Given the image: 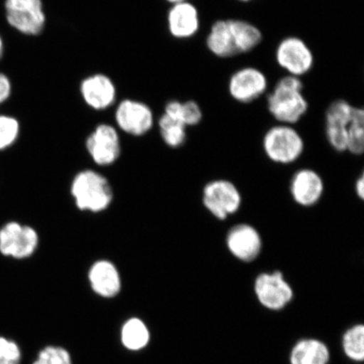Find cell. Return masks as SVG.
Listing matches in <instances>:
<instances>
[{"instance_id":"cell-1","label":"cell","mask_w":364,"mask_h":364,"mask_svg":"<svg viewBox=\"0 0 364 364\" xmlns=\"http://www.w3.org/2000/svg\"><path fill=\"white\" fill-rule=\"evenodd\" d=\"M304 88L298 77L286 75L277 81L267 95V108L277 124L294 126L306 115L309 102Z\"/></svg>"},{"instance_id":"cell-2","label":"cell","mask_w":364,"mask_h":364,"mask_svg":"<svg viewBox=\"0 0 364 364\" xmlns=\"http://www.w3.org/2000/svg\"><path fill=\"white\" fill-rule=\"evenodd\" d=\"M70 189L77 208L82 211L102 212L112 202L110 183L106 177L94 171L86 170L77 174Z\"/></svg>"},{"instance_id":"cell-3","label":"cell","mask_w":364,"mask_h":364,"mask_svg":"<svg viewBox=\"0 0 364 364\" xmlns=\"http://www.w3.org/2000/svg\"><path fill=\"white\" fill-rule=\"evenodd\" d=\"M262 147L272 162L289 165L302 156L304 141L294 126L277 124L264 134Z\"/></svg>"},{"instance_id":"cell-4","label":"cell","mask_w":364,"mask_h":364,"mask_svg":"<svg viewBox=\"0 0 364 364\" xmlns=\"http://www.w3.org/2000/svg\"><path fill=\"white\" fill-rule=\"evenodd\" d=\"M4 10L8 24L23 35L42 34L47 25L43 0H6Z\"/></svg>"},{"instance_id":"cell-5","label":"cell","mask_w":364,"mask_h":364,"mask_svg":"<svg viewBox=\"0 0 364 364\" xmlns=\"http://www.w3.org/2000/svg\"><path fill=\"white\" fill-rule=\"evenodd\" d=\"M277 65L291 76L301 79L315 65V56L306 41L296 36L282 39L275 50Z\"/></svg>"},{"instance_id":"cell-6","label":"cell","mask_w":364,"mask_h":364,"mask_svg":"<svg viewBox=\"0 0 364 364\" xmlns=\"http://www.w3.org/2000/svg\"><path fill=\"white\" fill-rule=\"evenodd\" d=\"M203 203L208 211L218 220H225L239 211L242 203L240 191L227 180H215L204 186Z\"/></svg>"},{"instance_id":"cell-7","label":"cell","mask_w":364,"mask_h":364,"mask_svg":"<svg viewBox=\"0 0 364 364\" xmlns=\"http://www.w3.org/2000/svg\"><path fill=\"white\" fill-rule=\"evenodd\" d=\"M254 292L258 302L273 311H282L294 299L292 287L279 271L259 274L255 280Z\"/></svg>"},{"instance_id":"cell-8","label":"cell","mask_w":364,"mask_h":364,"mask_svg":"<svg viewBox=\"0 0 364 364\" xmlns=\"http://www.w3.org/2000/svg\"><path fill=\"white\" fill-rule=\"evenodd\" d=\"M267 77L260 68L245 66L235 70L228 81V91L235 102L250 104L267 93Z\"/></svg>"},{"instance_id":"cell-9","label":"cell","mask_w":364,"mask_h":364,"mask_svg":"<svg viewBox=\"0 0 364 364\" xmlns=\"http://www.w3.org/2000/svg\"><path fill=\"white\" fill-rule=\"evenodd\" d=\"M115 121L125 134L140 136L147 134L154 124V112L148 104L135 99H124L117 104Z\"/></svg>"},{"instance_id":"cell-10","label":"cell","mask_w":364,"mask_h":364,"mask_svg":"<svg viewBox=\"0 0 364 364\" xmlns=\"http://www.w3.org/2000/svg\"><path fill=\"white\" fill-rule=\"evenodd\" d=\"M354 106L344 99L330 103L325 113L326 136L332 149L339 153L347 151L348 131L351 124Z\"/></svg>"},{"instance_id":"cell-11","label":"cell","mask_w":364,"mask_h":364,"mask_svg":"<svg viewBox=\"0 0 364 364\" xmlns=\"http://www.w3.org/2000/svg\"><path fill=\"white\" fill-rule=\"evenodd\" d=\"M85 146L95 164L101 166H110L121 154L119 134L112 125L99 124L88 136Z\"/></svg>"},{"instance_id":"cell-12","label":"cell","mask_w":364,"mask_h":364,"mask_svg":"<svg viewBox=\"0 0 364 364\" xmlns=\"http://www.w3.org/2000/svg\"><path fill=\"white\" fill-rule=\"evenodd\" d=\"M38 235L33 228L9 223L0 230V252L4 256L17 259L31 256L38 248Z\"/></svg>"},{"instance_id":"cell-13","label":"cell","mask_w":364,"mask_h":364,"mask_svg":"<svg viewBox=\"0 0 364 364\" xmlns=\"http://www.w3.org/2000/svg\"><path fill=\"white\" fill-rule=\"evenodd\" d=\"M82 100L86 106L95 111H105L117 102L116 84L107 75L97 73L82 80L80 85Z\"/></svg>"},{"instance_id":"cell-14","label":"cell","mask_w":364,"mask_h":364,"mask_svg":"<svg viewBox=\"0 0 364 364\" xmlns=\"http://www.w3.org/2000/svg\"><path fill=\"white\" fill-rule=\"evenodd\" d=\"M235 19H221L213 23L205 43L209 53L218 58L241 55L240 44Z\"/></svg>"},{"instance_id":"cell-15","label":"cell","mask_w":364,"mask_h":364,"mask_svg":"<svg viewBox=\"0 0 364 364\" xmlns=\"http://www.w3.org/2000/svg\"><path fill=\"white\" fill-rule=\"evenodd\" d=\"M228 250L236 259L243 262H252L260 256L262 239L256 228L247 224L232 227L226 236Z\"/></svg>"},{"instance_id":"cell-16","label":"cell","mask_w":364,"mask_h":364,"mask_svg":"<svg viewBox=\"0 0 364 364\" xmlns=\"http://www.w3.org/2000/svg\"><path fill=\"white\" fill-rule=\"evenodd\" d=\"M201 21L193 4L186 1L173 4L167 13L168 31L177 40L193 38L198 33Z\"/></svg>"},{"instance_id":"cell-17","label":"cell","mask_w":364,"mask_h":364,"mask_svg":"<svg viewBox=\"0 0 364 364\" xmlns=\"http://www.w3.org/2000/svg\"><path fill=\"white\" fill-rule=\"evenodd\" d=\"M324 188L321 176L311 169L299 170L291 180V195L294 202L302 207H312L320 202Z\"/></svg>"},{"instance_id":"cell-18","label":"cell","mask_w":364,"mask_h":364,"mask_svg":"<svg viewBox=\"0 0 364 364\" xmlns=\"http://www.w3.org/2000/svg\"><path fill=\"white\" fill-rule=\"evenodd\" d=\"M88 279L91 289L101 297H116L122 289V280L117 268L111 262H95L90 268Z\"/></svg>"},{"instance_id":"cell-19","label":"cell","mask_w":364,"mask_h":364,"mask_svg":"<svg viewBox=\"0 0 364 364\" xmlns=\"http://www.w3.org/2000/svg\"><path fill=\"white\" fill-rule=\"evenodd\" d=\"M331 353L323 341L315 338L296 343L290 353V364H328Z\"/></svg>"},{"instance_id":"cell-20","label":"cell","mask_w":364,"mask_h":364,"mask_svg":"<svg viewBox=\"0 0 364 364\" xmlns=\"http://www.w3.org/2000/svg\"><path fill=\"white\" fill-rule=\"evenodd\" d=\"M150 332L148 326L139 318H129L121 330L122 345L130 351H140L149 343Z\"/></svg>"},{"instance_id":"cell-21","label":"cell","mask_w":364,"mask_h":364,"mask_svg":"<svg viewBox=\"0 0 364 364\" xmlns=\"http://www.w3.org/2000/svg\"><path fill=\"white\" fill-rule=\"evenodd\" d=\"M159 134L168 147L180 148L186 142V127L181 122L162 114L158 121Z\"/></svg>"},{"instance_id":"cell-22","label":"cell","mask_w":364,"mask_h":364,"mask_svg":"<svg viewBox=\"0 0 364 364\" xmlns=\"http://www.w3.org/2000/svg\"><path fill=\"white\" fill-rule=\"evenodd\" d=\"M343 352L349 359L360 363L364 359V326L354 325L345 331L341 341Z\"/></svg>"},{"instance_id":"cell-23","label":"cell","mask_w":364,"mask_h":364,"mask_svg":"<svg viewBox=\"0 0 364 364\" xmlns=\"http://www.w3.org/2000/svg\"><path fill=\"white\" fill-rule=\"evenodd\" d=\"M364 150V110L355 107L351 124L348 131L347 151L354 156H361Z\"/></svg>"},{"instance_id":"cell-24","label":"cell","mask_w":364,"mask_h":364,"mask_svg":"<svg viewBox=\"0 0 364 364\" xmlns=\"http://www.w3.org/2000/svg\"><path fill=\"white\" fill-rule=\"evenodd\" d=\"M20 122L16 117L0 114V150L11 147L19 136Z\"/></svg>"},{"instance_id":"cell-25","label":"cell","mask_w":364,"mask_h":364,"mask_svg":"<svg viewBox=\"0 0 364 364\" xmlns=\"http://www.w3.org/2000/svg\"><path fill=\"white\" fill-rule=\"evenodd\" d=\"M33 364H73L70 352L58 346H48L41 350Z\"/></svg>"},{"instance_id":"cell-26","label":"cell","mask_w":364,"mask_h":364,"mask_svg":"<svg viewBox=\"0 0 364 364\" xmlns=\"http://www.w3.org/2000/svg\"><path fill=\"white\" fill-rule=\"evenodd\" d=\"M203 112L201 106L193 100L182 102L181 122L186 127H195L201 124Z\"/></svg>"},{"instance_id":"cell-27","label":"cell","mask_w":364,"mask_h":364,"mask_svg":"<svg viewBox=\"0 0 364 364\" xmlns=\"http://www.w3.org/2000/svg\"><path fill=\"white\" fill-rule=\"evenodd\" d=\"M21 352L15 341L0 338V364H20Z\"/></svg>"},{"instance_id":"cell-28","label":"cell","mask_w":364,"mask_h":364,"mask_svg":"<svg viewBox=\"0 0 364 364\" xmlns=\"http://www.w3.org/2000/svg\"><path fill=\"white\" fill-rule=\"evenodd\" d=\"M12 93V84L10 78L4 73H0V105L8 101Z\"/></svg>"},{"instance_id":"cell-29","label":"cell","mask_w":364,"mask_h":364,"mask_svg":"<svg viewBox=\"0 0 364 364\" xmlns=\"http://www.w3.org/2000/svg\"><path fill=\"white\" fill-rule=\"evenodd\" d=\"M181 107L182 102L177 101V100H172V101L166 103L164 114L170 117L172 119L181 122Z\"/></svg>"},{"instance_id":"cell-30","label":"cell","mask_w":364,"mask_h":364,"mask_svg":"<svg viewBox=\"0 0 364 364\" xmlns=\"http://www.w3.org/2000/svg\"><path fill=\"white\" fill-rule=\"evenodd\" d=\"M355 191H356L357 196L359 198H364V178L363 175H362L356 181V185H355Z\"/></svg>"},{"instance_id":"cell-31","label":"cell","mask_w":364,"mask_h":364,"mask_svg":"<svg viewBox=\"0 0 364 364\" xmlns=\"http://www.w3.org/2000/svg\"><path fill=\"white\" fill-rule=\"evenodd\" d=\"M4 41L1 38V36H0V59H1L3 54H4Z\"/></svg>"},{"instance_id":"cell-32","label":"cell","mask_w":364,"mask_h":364,"mask_svg":"<svg viewBox=\"0 0 364 364\" xmlns=\"http://www.w3.org/2000/svg\"><path fill=\"white\" fill-rule=\"evenodd\" d=\"M166 2L169 3L173 6V4H179L181 2L186 1V0H166Z\"/></svg>"},{"instance_id":"cell-33","label":"cell","mask_w":364,"mask_h":364,"mask_svg":"<svg viewBox=\"0 0 364 364\" xmlns=\"http://www.w3.org/2000/svg\"><path fill=\"white\" fill-rule=\"evenodd\" d=\"M236 1H239L241 3H250L253 1V0H236Z\"/></svg>"}]
</instances>
